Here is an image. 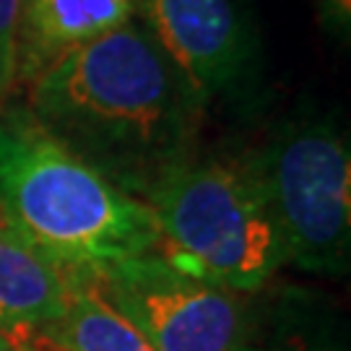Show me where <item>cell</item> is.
<instances>
[{"instance_id": "obj_5", "label": "cell", "mask_w": 351, "mask_h": 351, "mask_svg": "<svg viewBox=\"0 0 351 351\" xmlns=\"http://www.w3.org/2000/svg\"><path fill=\"white\" fill-rule=\"evenodd\" d=\"M101 294L154 351H239L250 307L237 291L195 276L162 250L88 268Z\"/></svg>"}, {"instance_id": "obj_15", "label": "cell", "mask_w": 351, "mask_h": 351, "mask_svg": "<svg viewBox=\"0 0 351 351\" xmlns=\"http://www.w3.org/2000/svg\"><path fill=\"white\" fill-rule=\"evenodd\" d=\"M0 221H8V219H5V213H3V206H0Z\"/></svg>"}, {"instance_id": "obj_13", "label": "cell", "mask_w": 351, "mask_h": 351, "mask_svg": "<svg viewBox=\"0 0 351 351\" xmlns=\"http://www.w3.org/2000/svg\"><path fill=\"white\" fill-rule=\"evenodd\" d=\"M21 343H24V351H65L60 346H55L52 341H47L42 333H29V336H21Z\"/></svg>"}, {"instance_id": "obj_14", "label": "cell", "mask_w": 351, "mask_h": 351, "mask_svg": "<svg viewBox=\"0 0 351 351\" xmlns=\"http://www.w3.org/2000/svg\"><path fill=\"white\" fill-rule=\"evenodd\" d=\"M0 351H24V343L16 336H8V333L0 330Z\"/></svg>"}, {"instance_id": "obj_10", "label": "cell", "mask_w": 351, "mask_h": 351, "mask_svg": "<svg viewBox=\"0 0 351 351\" xmlns=\"http://www.w3.org/2000/svg\"><path fill=\"white\" fill-rule=\"evenodd\" d=\"M239 351H346L339 320L320 313V307L284 304L255 320L250 310L247 333Z\"/></svg>"}, {"instance_id": "obj_2", "label": "cell", "mask_w": 351, "mask_h": 351, "mask_svg": "<svg viewBox=\"0 0 351 351\" xmlns=\"http://www.w3.org/2000/svg\"><path fill=\"white\" fill-rule=\"evenodd\" d=\"M0 206L13 232L58 268H104L159 250L149 206L58 143L26 107H0Z\"/></svg>"}, {"instance_id": "obj_3", "label": "cell", "mask_w": 351, "mask_h": 351, "mask_svg": "<svg viewBox=\"0 0 351 351\" xmlns=\"http://www.w3.org/2000/svg\"><path fill=\"white\" fill-rule=\"evenodd\" d=\"M141 203L154 213L159 250L229 291H261L287 265L284 239L247 156L195 154L159 177Z\"/></svg>"}, {"instance_id": "obj_4", "label": "cell", "mask_w": 351, "mask_h": 351, "mask_svg": "<svg viewBox=\"0 0 351 351\" xmlns=\"http://www.w3.org/2000/svg\"><path fill=\"white\" fill-rule=\"evenodd\" d=\"M271 203L287 263L341 278L351 258V151L330 112H294L247 154Z\"/></svg>"}, {"instance_id": "obj_11", "label": "cell", "mask_w": 351, "mask_h": 351, "mask_svg": "<svg viewBox=\"0 0 351 351\" xmlns=\"http://www.w3.org/2000/svg\"><path fill=\"white\" fill-rule=\"evenodd\" d=\"M19 19L21 0H0V107L19 81Z\"/></svg>"}, {"instance_id": "obj_1", "label": "cell", "mask_w": 351, "mask_h": 351, "mask_svg": "<svg viewBox=\"0 0 351 351\" xmlns=\"http://www.w3.org/2000/svg\"><path fill=\"white\" fill-rule=\"evenodd\" d=\"M29 112L141 201L159 177L198 154L203 104L136 16L47 65L34 78Z\"/></svg>"}, {"instance_id": "obj_6", "label": "cell", "mask_w": 351, "mask_h": 351, "mask_svg": "<svg viewBox=\"0 0 351 351\" xmlns=\"http://www.w3.org/2000/svg\"><path fill=\"white\" fill-rule=\"evenodd\" d=\"M138 19L208 104H247L263 84L250 0H141Z\"/></svg>"}, {"instance_id": "obj_12", "label": "cell", "mask_w": 351, "mask_h": 351, "mask_svg": "<svg viewBox=\"0 0 351 351\" xmlns=\"http://www.w3.org/2000/svg\"><path fill=\"white\" fill-rule=\"evenodd\" d=\"M317 21L326 29L328 37L341 45H349L351 39V0H313Z\"/></svg>"}, {"instance_id": "obj_7", "label": "cell", "mask_w": 351, "mask_h": 351, "mask_svg": "<svg viewBox=\"0 0 351 351\" xmlns=\"http://www.w3.org/2000/svg\"><path fill=\"white\" fill-rule=\"evenodd\" d=\"M141 0H21L19 75L37 78L60 55L138 16Z\"/></svg>"}, {"instance_id": "obj_8", "label": "cell", "mask_w": 351, "mask_h": 351, "mask_svg": "<svg viewBox=\"0 0 351 351\" xmlns=\"http://www.w3.org/2000/svg\"><path fill=\"white\" fill-rule=\"evenodd\" d=\"M68 302L65 271L29 247L0 221V330L8 336L39 333L58 323Z\"/></svg>"}, {"instance_id": "obj_9", "label": "cell", "mask_w": 351, "mask_h": 351, "mask_svg": "<svg viewBox=\"0 0 351 351\" xmlns=\"http://www.w3.org/2000/svg\"><path fill=\"white\" fill-rule=\"evenodd\" d=\"M68 302L58 323L39 330L65 351H154L138 328L101 294L88 268H63Z\"/></svg>"}]
</instances>
